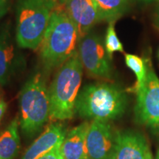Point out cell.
I'll return each mask as SVG.
<instances>
[{
	"label": "cell",
	"instance_id": "24",
	"mask_svg": "<svg viewBox=\"0 0 159 159\" xmlns=\"http://www.w3.org/2000/svg\"><path fill=\"white\" fill-rule=\"evenodd\" d=\"M142 2H152V1H156V0H141Z\"/></svg>",
	"mask_w": 159,
	"mask_h": 159
},
{
	"label": "cell",
	"instance_id": "15",
	"mask_svg": "<svg viewBox=\"0 0 159 159\" xmlns=\"http://www.w3.org/2000/svg\"><path fill=\"white\" fill-rule=\"evenodd\" d=\"M101 21H115L128 7L129 0H94Z\"/></svg>",
	"mask_w": 159,
	"mask_h": 159
},
{
	"label": "cell",
	"instance_id": "26",
	"mask_svg": "<svg viewBox=\"0 0 159 159\" xmlns=\"http://www.w3.org/2000/svg\"><path fill=\"white\" fill-rule=\"evenodd\" d=\"M158 56H159V52H158Z\"/></svg>",
	"mask_w": 159,
	"mask_h": 159
},
{
	"label": "cell",
	"instance_id": "3",
	"mask_svg": "<svg viewBox=\"0 0 159 159\" xmlns=\"http://www.w3.org/2000/svg\"><path fill=\"white\" fill-rule=\"evenodd\" d=\"M83 66L78 52L60 67L49 89V118L71 119L75 114V102L80 90Z\"/></svg>",
	"mask_w": 159,
	"mask_h": 159
},
{
	"label": "cell",
	"instance_id": "17",
	"mask_svg": "<svg viewBox=\"0 0 159 159\" xmlns=\"http://www.w3.org/2000/svg\"><path fill=\"white\" fill-rule=\"evenodd\" d=\"M105 50L108 53V56L112 59L113 54L116 52H124V47L120 40L117 36L116 31L114 29V21H110L107 28L106 35L105 39Z\"/></svg>",
	"mask_w": 159,
	"mask_h": 159
},
{
	"label": "cell",
	"instance_id": "22",
	"mask_svg": "<svg viewBox=\"0 0 159 159\" xmlns=\"http://www.w3.org/2000/svg\"><path fill=\"white\" fill-rule=\"evenodd\" d=\"M156 25H158V27H159V11L157 12L156 17Z\"/></svg>",
	"mask_w": 159,
	"mask_h": 159
},
{
	"label": "cell",
	"instance_id": "18",
	"mask_svg": "<svg viewBox=\"0 0 159 159\" xmlns=\"http://www.w3.org/2000/svg\"><path fill=\"white\" fill-rule=\"evenodd\" d=\"M61 144L57 146L52 150L49 152L44 156H41L39 159H63V157L61 152Z\"/></svg>",
	"mask_w": 159,
	"mask_h": 159
},
{
	"label": "cell",
	"instance_id": "11",
	"mask_svg": "<svg viewBox=\"0 0 159 159\" xmlns=\"http://www.w3.org/2000/svg\"><path fill=\"white\" fill-rule=\"evenodd\" d=\"M66 134L63 126L59 123L48 125L43 134L25 151L21 159H39L62 144Z\"/></svg>",
	"mask_w": 159,
	"mask_h": 159
},
{
	"label": "cell",
	"instance_id": "13",
	"mask_svg": "<svg viewBox=\"0 0 159 159\" xmlns=\"http://www.w3.org/2000/svg\"><path fill=\"white\" fill-rule=\"evenodd\" d=\"M21 59L17 55L11 33L7 28L0 30V85H6L14 74Z\"/></svg>",
	"mask_w": 159,
	"mask_h": 159
},
{
	"label": "cell",
	"instance_id": "19",
	"mask_svg": "<svg viewBox=\"0 0 159 159\" xmlns=\"http://www.w3.org/2000/svg\"><path fill=\"white\" fill-rule=\"evenodd\" d=\"M8 9L7 0H0V19L3 17Z\"/></svg>",
	"mask_w": 159,
	"mask_h": 159
},
{
	"label": "cell",
	"instance_id": "21",
	"mask_svg": "<svg viewBox=\"0 0 159 159\" xmlns=\"http://www.w3.org/2000/svg\"><path fill=\"white\" fill-rule=\"evenodd\" d=\"M69 0H56L57 3H59L61 4V5H66Z\"/></svg>",
	"mask_w": 159,
	"mask_h": 159
},
{
	"label": "cell",
	"instance_id": "6",
	"mask_svg": "<svg viewBox=\"0 0 159 159\" xmlns=\"http://www.w3.org/2000/svg\"><path fill=\"white\" fill-rule=\"evenodd\" d=\"M136 94V120L152 134L159 135V79L151 66L144 85Z\"/></svg>",
	"mask_w": 159,
	"mask_h": 159
},
{
	"label": "cell",
	"instance_id": "9",
	"mask_svg": "<svg viewBox=\"0 0 159 159\" xmlns=\"http://www.w3.org/2000/svg\"><path fill=\"white\" fill-rule=\"evenodd\" d=\"M150 154L148 141L140 133L116 131V144L111 159H148Z\"/></svg>",
	"mask_w": 159,
	"mask_h": 159
},
{
	"label": "cell",
	"instance_id": "16",
	"mask_svg": "<svg viewBox=\"0 0 159 159\" xmlns=\"http://www.w3.org/2000/svg\"><path fill=\"white\" fill-rule=\"evenodd\" d=\"M125 61L127 66L134 73L136 77V83L129 90L131 92L136 93L142 88L146 80L149 68L148 61L138 55L133 54H125Z\"/></svg>",
	"mask_w": 159,
	"mask_h": 159
},
{
	"label": "cell",
	"instance_id": "1",
	"mask_svg": "<svg viewBox=\"0 0 159 159\" xmlns=\"http://www.w3.org/2000/svg\"><path fill=\"white\" fill-rule=\"evenodd\" d=\"M128 97L120 87L108 83H91L80 90L75 113L87 120H115L125 114Z\"/></svg>",
	"mask_w": 159,
	"mask_h": 159
},
{
	"label": "cell",
	"instance_id": "4",
	"mask_svg": "<svg viewBox=\"0 0 159 159\" xmlns=\"http://www.w3.org/2000/svg\"><path fill=\"white\" fill-rule=\"evenodd\" d=\"M56 0H19L16 39L19 47L35 50L42 41Z\"/></svg>",
	"mask_w": 159,
	"mask_h": 159
},
{
	"label": "cell",
	"instance_id": "25",
	"mask_svg": "<svg viewBox=\"0 0 159 159\" xmlns=\"http://www.w3.org/2000/svg\"><path fill=\"white\" fill-rule=\"evenodd\" d=\"M148 159H153V158H152V153H151V154L150 155V156H149Z\"/></svg>",
	"mask_w": 159,
	"mask_h": 159
},
{
	"label": "cell",
	"instance_id": "7",
	"mask_svg": "<svg viewBox=\"0 0 159 159\" xmlns=\"http://www.w3.org/2000/svg\"><path fill=\"white\" fill-rule=\"evenodd\" d=\"M78 54L83 67L91 76L109 80L112 78L111 59L99 37L89 33L78 41Z\"/></svg>",
	"mask_w": 159,
	"mask_h": 159
},
{
	"label": "cell",
	"instance_id": "14",
	"mask_svg": "<svg viewBox=\"0 0 159 159\" xmlns=\"http://www.w3.org/2000/svg\"><path fill=\"white\" fill-rule=\"evenodd\" d=\"M19 118L15 117L0 134V159H15L20 148Z\"/></svg>",
	"mask_w": 159,
	"mask_h": 159
},
{
	"label": "cell",
	"instance_id": "23",
	"mask_svg": "<svg viewBox=\"0 0 159 159\" xmlns=\"http://www.w3.org/2000/svg\"><path fill=\"white\" fill-rule=\"evenodd\" d=\"M156 159H159V147H158V150H157Z\"/></svg>",
	"mask_w": 159,
	"mask_h": 159
},
{
	"label": "cell",
	"instance_id": "10",
	"mask_svg": "<svg viewBox=\"0 0 159 159\" xmlns=\"http://www.w3.org/2000/svg\"><path fill=\"white\" fill-rule=\"evenodd\" d=\"M65 11L76 25L79 40L101 21L94 0H69L65 5Z\"/></svg>",
	"mask_w": 159,
	"mask_h": 159
},
{
	"label": "cell",
	"instance_id": "5",
	"mask_svg": "<svg viewBox=\"0 0 159 159\" xmlns=\"http://www.w3.org/2000/svg\"><path fill=\"white\" fill-rule=\"evenodd\" d=\"M19 125L26 136H35L49 118V89L41 73L26 82L19 96Z\"/></svg>",
	"mask_w": 159,
	"mask_h": 159
},
{
	"label": "cell",
	"instance_id": "2",
	"mask_svg": "<svg viewBox=\"0 0 159 159\" xmlns=\"http://www.w3.org/2000/svg\"><path fill=\"white\" fill-rule=\"evenodd\" d=\"M77 28L66 11L55 8L41 43V58L47 70L61 67L77 52Z\"/></svg>",
	"mask_w": 159,
	"mask_h": 159
},
{
	"label": "cell",
	"instance_id": "8",
	"mask_svg": "<svg viewBox=\"0 0 159 159\" xmlns=\"http://www.w3.org/2000/svg\"><path fill=\"white\" fill-rule=\"evenodd\" d=\"M116 131L109 122L92 120L86 137L89 159H111L116 144Z\"/></svg>",
	"mask_w": 159,
	"mask_h": 159
},
{
	"label": "cell",
	"instance_id": "20",
	"mask_svg": "<svg viewBox=\"0 0 159 159\" xmlns=\"http://www.w3.org/2000/svg\"><path fill=\"white\" fill-rule=\"evenodd\" d=\"M6 110H7V103L3 99H0V122L2 119Z\"/></svg>",
	"mask_w": 159,
	"mask_h": 159
},
{
	"label": "cell",
	"instance_id": "12",
	"mask_svg": "<svg viewBox=\"0 0 159 159\" xmlns=\"http://www.w3.org/2000/svg\"><path fill=\"white\" fill-rule=\"evenodd\" d=\"M89 126L90 122L85 121L66 134L61 146L63 159H89L86 145Z\"/></svg>",
	"mask_w": 159,
	"mask_h": 159
}]
</instances>
